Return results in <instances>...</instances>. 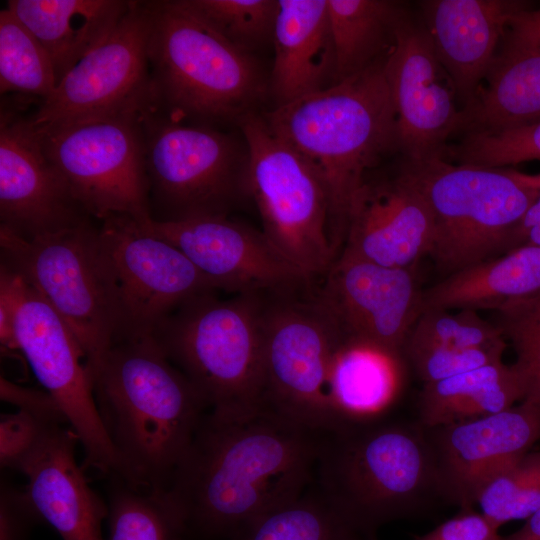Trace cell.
Returning <instances> with one entry per match:
<instances>
[{
  "instance_id": "obj_39",
  "label": "cell",
  "mask_w": 540,
  "mask_h": 540,
  "mask_svg": "<svg viewBox=\"0 0 540 540\" xmlns=\"http://www.w3.org/2000/svg\"><path fill=\"white\" fill-rule=\"evenodd\" d=\"M505 339L472 348H455L433 344H405L403 355L424 384L503 361Z\"/></svg>"
},
{
  "instance_id": "obj_34",
  "label": "cell",
  "mask_w": 540,
  "mask_h": 540,
  "mask_svg": "<svg viewBox=\"0 0 540 540\" xmlns=\"http://www.w3.org/2000/svg\"><path fill=\"white\" fill-rule=\"evenodd\" d=\"M475 504L497 528L531 516L540 508V451H529L492 477Z\"/></svg>"
},
{
  "instance_id": "obj_12",
  "label": "cell",
  "mask_w": 540,
  "mask_h": 540,
  "mask_svg": "<svg viewBox=\"0 0 540 540\" xmlns=\"http://www.w3.org/2000/svg\"><path fill=\"white\" fill-rule=\"evenodd\" d=\"M312 283L263 293L264 405L325 432L339 424L328 380L340 342L313 295Z\"/></svg>"
},
{
  "instance_id": "obj_3",
  "label": "cell",
  "mask_w": 540,
  "mask_h": 540,
  "mask_svg": "<svg viewBox=\"0 0 540 540\" xmlns=\"http://www.w3.org/2000/svg\"><path fill=\"white\" fill-rule=\"evenodd\" d=\"M384 60L327 89L262 112L275 136L320 178L329 236L340 254L352 201L367 174L399 155L395 110Z\"/></svg>"
},
{
  "instance_id": "obj_20",
  "label": "cell",
  "mask_w": 540,
  "mask_h": 540,
  "mask_svg": "<svg viewBox=\"0 0 540 540\" xmlns=\"http://www.w3.org/2000/svg\"><path fill=\"white\" fill-rule=\"evenodd\" d=\"M431 210L399 160L370 171L352 201L340 254L379 265L413 269L430 254Z\"/></svg>"
},
{
  "instance_id": "obj_7",
  "label": "cell",
  "mask_w": 540,
  "mask_h": 540,
  "mask_svg": "<svg viewBox=\"0 0 540 540\" xmlns=\"http://www.w3.org/2000/svg\"><path fill=\"white\" fill-rule=\"evenodd\" d=\"M398 157L431 210L434 237L429 256L440 272L447 276L511 250L514 234L539 194L540 174L441 157Z\"/></svg>"
},
{
  "instance_id": "obj_40",
  "label": "cell",
  "mask_w": 540,
  "mask_h": 540,
  "mask_svg": "<svg viewBox=\"0 0 540 540\" xmlns=\"http://www.w3.org/2000/svg\"><path fill=\"white\" fill-rule=\"evenodd\" d=\"M54 425L58 424H48L20 410L3 414L0 420L1 467L19 471Z\"/></svg>"
},
{
  "instance_id": "obj_36",
  "label": "cell",
  "mask_w": 540,
  "mask_h": 540,
  "mask_svg": "<svg viewBox=\"0 0 540 540\" xmlns=\"http://www.w3.org/2000/svg\"><path fill=\"white\" fill-rule=\"evenodd\" d=\"M447 161L485 168H505L540 160V121L525 127L470 133L449 144Z\"/></svg>"
},
{
  "instance_id": "obj_8",
  "label": "cell",
  "mask_w": 540,
  "mask_h": 540,
  "mask_svg": "<svg viewBox=\"0 0 540 540\" xmlns=\"http://www.w3.org/2000/svg\"><path fill=\"white\" fill-rule=\"evenodd\" d=\"M1 262L18 272L77 338L91 374L117 338L116 286L99 228L86 219L32 238L0 226Z\"/></svg>"
},
{
  "instance_id": "obj_13",
  "label": "cell",
  "mask_w": 540,
  "mask_h": 540,
  "mask_svg": "<svg viewBox=\"0 0 540 540\" xmlns=\"http://www.w3.org/2000/svg\"><path fill=\"white\" fill-rule=\"evenodd\" d=\"M0 296L10 306L21 354L76 433L87 464L123 479L121 462L98 412L85 354L71 329L18 272L2 262Z\"/></svg>"
},
{
  "instance_id": "obj_30",
  "label": "cell",
  "mask_w": 540,
  "mask_h": 540,
  "mask_svg": "<svg viewBox=\"0 0 540 540\" xmlns=\"http://www.w3.org/2000/svg\"><path fill=\"white\" fill-rule=\"evenodd\" d=\"M400 361L357 346H340L328 380L329 400L338 422L380 417L394 399Z\"/></svg>"
},
{
  "instance_id": "obj_35",
  "label": "cell",
  "mask_w": 540,
  "mask_h": 540,
  "mask_svg": "<svg viewBox=\"0 0 540 540\" xmlns=\"http://www.w3.org/2000/svg\"><path fill=\"white\" fill-rule=\"evenodd\" d=\"M236 48L253 52L271 43L278 0H188Z\"/></svg>"
},
{
  "instance_id": "obj_6",
  "label": "cell",
  "mask_w": 540,
  "mask_h": 540,
  "mask_svg": "<svg viewBox=\"0 0 540 540\" xmlns=\"http://www.w3.org/2000/svg\"><path fill=\"white\" fill-rule=\"evenodd\" d=\"M263 293L219 300L195 297L172 312L153 338L217 417L236 419L265 408Z\"/></svg>"
},
{
  "instance_id": "obj_14",
  "label": "cell",
  "mask_w": 540,
  "mask_h": 540,
  "mask_svg": "<svg viewBox=\"0 0 540 540\" xmlns=\"http://www.w3.org/2000/svg\"><path fill=\"white\" fill-rule=\"evenodd\" d=\"M99 233L117 292L115 341L153 336L179 306L217 290L181 250L131 217H110Z\"/></svg>"
},
{
  "instance_id": "obj_43",
  "label": "cell",
  "mask_w": 540,
  "mask_h": 540,
  "mask_svg": "<svg viewBox=\"0 0 540 540\" xmlns=\"http://www.w3.org/2000/svg\"><path fill=\"white\" fill-rule=\"evenodd\" d=\"M0 398L48 424L68 423L59 405L47 391L21 386L3 375L0 377Z\"/></svg>"
},
{
  "instance_id": "obj_29",
  "label": "cell",
  "mask_w": 540,
  "mask_h": 540,
  "mask_svg": "<svg viewBox=\"0 0 540 540\" xmlns=\"http://www.w3.org/2000/svg\"><path fill=\"white\" fill-rule=\"evenodd\" d=\"M335 84L385 59L407 4L393 0H327Z\"/></svg>"
},
{
  "instance_id": "obj_32",
  "label": "cell",
  "mask_w": 540,
  "mask_h": 540,
  "mask_svg": "<svg viewBox=\"0 0 540 540\" xmlns=\"http://www.w3.org/2000/svg\"><path fill=\"white\" fill-rule=\"evenodd\" d=\"M350 533L320 492H304L261 514L232 540H350Z\"/></svg>"
},
{
  "instance_id": "obj_9",
  "label": "cell",
  "mask_w": 540,
  "mask_h": 540,
  "mask_svg": "<svg viewBox=\"0 0 540 540\" xmlns=\"http://www.w3.org/2000/svg\"><path fill=\"white\" fill-rule=\"evenodd\" d=\"M143 129L150 189L165 214L160 220L228 216L250 198V153L242 133L184 124L155 109L145 113Z\"/></svg>"
},
{
  "instance_id": "obj_25",
  "label": "cell",
  "mask_w": 540,
  "mask_h": 540,
  "mask_svg": "<svg viewBox=\"0 0 540 540\" xmlns=\"http://www.w3.org/2000/svg\"><path fill=\"white\" fill-rule=\"evenodd\" d=\"M540 121V42L506 32L457 135L498 132Z\"/></svg>"
},
{
  "instance_id": "obj_38",
  "label": "cell",
  "mask_w": 540,
  "mask_h": 540,
  "mask_svg": "<svg viewBox=\"0 0 540 540\" xmlns=\"http://www.w3.org/2000/svg\"><path fill=\"white\" fill-rule=\"evenodd\" d=\"M505 339L496 324L481 318L477 311L424 309L405 344H433L472 348Z\"/></svg>"
},
{
  "instance_id": "obj_41",
  "label": "cell",
  "mask_w": 540,
  "mask_h": 540,
  "mask_svg": "<svg viewBox=\"0 0 540 540\" xmlns=\"http://www.w3.org/2000/svg\"><path fill=\"white\" fill-rule=\"evenodd\" d=\"M41 522L25 490L2 482L0 488V540H27L33 525Z\"/></svg>"
},
{
  "instance_id": "obj_31",
  "label": "cell",
  "mask_w": 540,
  "mask_h": 540,
  "mask_svg": "<svg viewBox=\"0 0 540 540\" xmlns=\"http://www.w3.org/2000/svg\"><path fill=\"white\" fill-rule=\"evenodd\" d=\"M112 479L106 540H183L186 528L164 490Z\"/></svg>"
},
{
  "instance_id": "obj_23",
  "label": "cell",
  "mask_w": 540,
  "mask_h": 540,
  "mask_svg": "<svg viewBox=\"0 0 540 540\" xmlns=\"http://www.w3.org/2000/svg\"><path fill=\"white\" fill-rule=\"evenodd\" d=\"M76 433L66 424L49 428L44 439L19 472L41 522L48 523L62 540H106L102 524L108 505L91 488L77 463Z\"/></svg>"
},
{
  "instance_id": "obj_47",
  "label": "cell",
  "mask_w": 540,
  "mask_h": 540,
  "mask_svg": "<svg viewBox=\"0 0 540 540\" xmlns=\"http://www.w3.org/2000/svg\"><path fill=\"white\" fill-rule=\"evenodd\" d=\"M351 540V539H350Z\"/></svg>"
},
{
  "instance_id": "obj_17",
  "label": "cell",
  "mask_w": 540,
  "mask_h": 540,
  "mask_svg": "<svg viewBox=\"0 0 540 540\" xmlns=\"http://www.w3.org/2000/svg\"><path fill=\"white\" fill-rule=\"evenodd\" d=\"M383 70L396 115L399 156L444 158L448 141L458 133L461 106L418 11L408 6Z\"/></svg>"
},
{
  "instance_id": "obj_16",
  "label": "cell",
  "mask_w": 540,
  "mask_h": 540,
  "mask_svg": "<svg viewBox=\"0 0 540 540\" xmlns=\"http://www.w3.org/2000/svg\"><path fill=\"white\" fill-rule=\"evenodd\" d=\"M312 291L340 346L369 348L401 361L423 311V291L413 269L339 254Z\"/></svg>"
},
{
  "instance_id": "obj_18",
  "label": "cell",
  "mask_w": 540,
  "mask_h": 540,
  "mask_svg": "<svg viewBox=\"0 0 540 540\" xmlns=\"http://www.w3.org/2000/svg\"><path fill=\"white\" fill-rule=\"evenodd\" d=\"M147 232L179 250L217 290L238 294L277 292L312 280L293 267L262 231L228 216L138 221Z\"/></svg>"
},
{
  "instance_id": "obj_21",
  "label": "cell",
  "mask_w": 540,
  "mask_h": 540,
  "mask_svg": "<svg viewBox=\"0 0 540 540\" xmlns=\"http://www.w3.org/2000/svg\"><path fill=\"white\" fill-rule=\"evenodd\" d=\"M47 157L30 118L11 109L0 117V226L32 238L86 220Z\"/></svg>"
},
{
  "instance_id": "obj_22",
  "label": "cell",
  "mask_w": 540,
  "mask_h": 540,
  "mask_svg": "<svg viewBox=\"0 0 540 540\" xmlns=\"http://www.w3.org/2000/svg\"><path fill=\"white\" fill-rule=\"evenodd\" d=\"M530 5L518 0H424L417 4L461 109L481 86L511 20Z\"/></svg>"
},
{
  "instance_id": "obj_28",
  "label": "cell",
  "mask_w": 540,
  "mask_h": 540,
  "mask_svg": "<svg viewBox=\"0 0 540 540\" xmlns=\"http://www.w3.org/2000/svg\"><path fill=\"white\" fill-rule=\"evenodd\" d=\"M525 394L523 380L513 364H488L424 384L418 402L419 424L436 428L487 416L523 401Z\"/></svg>"
},
{
  "instance_id": "obj_44",
  "label": "cell",
  "mask_w": 540,
  "mask_h": 540,
  "mask_svg": "<svg viewBox=\"0 0 540 540\" xmlns=\"http://www.w3.org/2000/svg\"><path fill=\"white\" fill-rule=\"evenodd\" d=\"M523 245L540 246V189L514 234L511 250Z\"/></svg>"
},
{
  "instance_id": "obj_1",
  "label": "cell",
  "mask_w": 540,
  "mask_h": 540,
  "mask_svg": "<svg viewBox=\"0 0 540 540\" xmlns=\"http://www.w3.org/2000/svg\"><path fill=\"white\" fill-rule=\"evenodd\" d=\"M322 435L268 408L236 419L205 413L165 493L187 533L232 537L305 492Z\"/></svg>"
},
{
  "instance_id": "obj_26",
  "label": "cell",
  "mask_w": 540,
  "mask_h": 540,
  "mask_svg": "<svg viewBox=\"0 0 540 540\" xmlns=\"http://www.w3.org/2000/svg\"><path fill=\"white\" fill-rule=\"evenodd\" d=\"M131 3L123 0H10L7 7L45 48L58 83L110 35Z\"/></svg>"
},
{
  "instance_id": "obj_24",
  "label": "cell",
  "mask_w": 540,
  "mask_h": 540,
  "mask_svg": "<svg viewBox=\"0 0 540 540\" xmlns=\"http://www.w3.org/2000/svg\"><path fill=\"white\" fill-rule=\"evenodd\" d=\"M269 96L278 107L335 84L327 0H278Z\"/></svg>"
},
{
  "instance_id": "obj_27",
  "label": "cell",
  "mask_w": 540,
  "mask_h": 540,
  "mask_svg": "<svg viewBox=\"0 0 540 540\" xmlns=\"http://www.w3.org/2000/svg\"><path fill=\"white\" fill-rule=\"evenodd\" d=\"M538 293L540 246L523 245L447 275L423 291V310L498 311Z\"/></svg>"
},
{
  "instance_id": "obj_2",
  "label": "cell",
  "mask_w": 540,
  "mask_h": 540,
  "mask_svg": "<svg viewBox=\"0 0 540 540\" xmlns=\"http://www.w3.org/2000/svg\"><path fill=\"white\" fill-rule=\"evenodd\" d=\"M125 482L165 490L208 409L153 336L115 341L91 374Z\"/></svg>"
},
{
  "instance_id": "obj_46",
  "label": "cell",
  "mask_w": 540,
  "mask_h": 540,
  "mask_svg": "<svg viewBox=\"0 0 540 540\" xmlns=\"http://www.w3.org/2000/svg\"><path fill=\"white\" fill-rule=\"evenodd\" d=\"M504 540H540V508L526 519L519 530Z\"/></svg>"
},
{
  "instance_id": "obj_37",
  "label": "cell",
  "mask_w": 540,
  "mask_h": 540,
  "mask_svg": "<svg viewBox=\"0 0 540 540\" xmlns=\"http://www.w3.org/2000/svg\"><path fill=\"white\" fill-rule=\"evenodd\" d=\"M497 313L495 324L516 353L513 365L525 386L524 400L540 405V293L506 305Z\"/></svg>"
},
{
  "instance_id": "obj_33",
  "label": "cell",
  "mask_w": 540,
  "mask_h": 540,
  "mask_svg": "<svg viewBox=\"0 0 540 540\" xmlns=\"http://www.w3.org/2000/svg\"><path fill=\"white\" fill-rule=\"evenodd\" d=\"M57 85L52 61L38 39L8 8L0 12V91L48 98Z\"/></svg>"
},
{
  "instance_id": "obj_11",
  "label": "cell",
  "mask_w": 540,
  "mask_h": 540,
  "mask_svg": "<svg viewBox=\"0 0 540 540\" xmlns=\"http://www.w3.org/2000/svg\"><path fill=\"white\" fill-rule=\"evenodd\" d=\"M152 110V109H150ZM127 111L35 127L43 149L86 215L151 217L143 118Z\"/></svg>"
},
{
  "instance_id": "obj_15",
  "label": "cell",
  "mask_w": 540,
  "mask_h": 540,
  "mask_svg": "<svg viewBox=\"0 0 540 540\" xmlns=\"http://www.w3.org/2000/svg\"><path fill=\"white\" fill-rule=\"evenodd\" d=\"M146 2L132 1L110 35L75 64L29 117L56 126L127 111L154 109Z\"/></svg>"
},
{
  "instance_id": "obj_4",
  "label": "cell",
  "mask_w": 540,
  "mask_h": 540,
  "mask_svg": "<svg viewBox=\"0 0 540 540\" xmlns=\"http://www.w3.org/2000/svg\"><path fill=\"white\" fill-rule=\"evenodd\" d=\"M378 418L343 421L322 435L320 493L352 531H374L439 495L426 428Z\"/></svg>"
},
{
  "instance_id": "obj_10",
  "label": "cell",
  "mask_w": 540,
  "mask_h": 540,
  "mask_svg": "<svg viewBox=\"0 0 540 540\" xmlns=\"http://www.w3.org/2000/svg\"><path fill=\"white\" fill-rule=\"evenodd\" d=\"M250 153L249 197L272 246L314 281L338 257L329 236L325 188L311 166L268 127L261 111L237 124Z\"/></svg>"
},
{
  "instance_id": "obj_45",
  "label": "cell",
  "mask_w": 540,
  "mask_h": 540,
  "mask_svg": "<svg viewBox=\"0 0 540 540\" xmlns=\"http://www.w3.org/2000/svg\"><path fill=\"white\" fill-rule=\"evenodd\" d=\"M509 28L522 36L540 42V8L532 5L517 13Z\"/></svg>"
},
{
  "instance_id": "obj_19",
  "label": "cell",
  "mask_w": 540,
  "mask_h": 540,
  "mask_svg": "<svg viewBox=\"0 0 540 540\" xmlns=\"http://www.w3.org/2000/svg\"><path fill=\"white\" fill-rule=\"evenodd\" d=\"M426 430L441 496L473 509L482 487L540 440V405L523 400L494 414Z\"/></svg>"
},
{
  "instance_id": "obj_42",
  "label": "cell",
  "mask_w": 540,
  "mask_h": 540,
  "mask_svg": "<svg viewBox=\"0 0 540 540\" xmlns=\"http://www.w3.org/2000/svg\"><path fill=\"white\" fill-rule=\"evenodd\" d=\"M498 530L480 512L462 509L428 533L415 536L414 540H504Z\"/></svg>"
},
{
  "instance_id": "obj_5",
  "label": "cell",
  "mask_w": 540,
  "mask_h": 540,
  "mask_svg": "<svg viewBox=\"0 0 540 540\" xmlns=\"http://www.w3.org/2000/svg\"><path fill=\"white\" fill-rule=\"evenodd\" d=\"M156 109L176 120L235 123L269 96L253 54L219 34L188 0L145 1Z\"/></svg>"
}]
</instances>
